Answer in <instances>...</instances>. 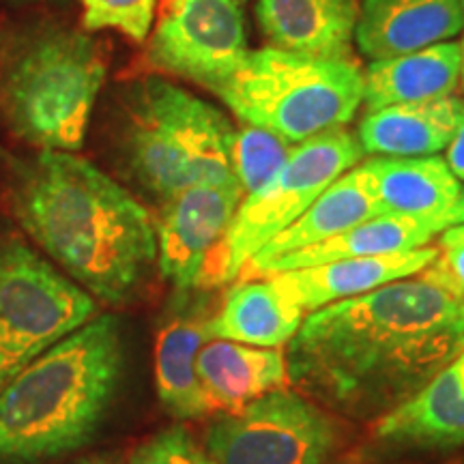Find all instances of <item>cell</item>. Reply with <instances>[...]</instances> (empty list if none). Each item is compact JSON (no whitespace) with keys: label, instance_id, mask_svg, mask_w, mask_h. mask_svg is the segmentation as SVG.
Returning a JSON list of instances; mask_svg holds the SVG:
<instances>
[{"label":"cell","instance_id":"6","mask_svg":"<svg viewBox=\"0 0 464 464\" xmlns=\"http://www.w3.org/2000/svg\"><path fill=\"white\" fill-rule=\"evenodd\" d=\"M218 97L246 125L301 144L355 119L363 72L346 58H314L277 48L247 52Z\"/></svg>","mask_w":464,"mask_h":464},{"label":"cell","instance_id":"10","mask_svg":"<svg viewBox=\"0 0 464 464\" xmlns=\"http://www.w3.org/2000/svg\"><path fill=\"white\" fill-rule=\"evenodd\" d=\"M247 34L237 0H166L149 34V63L218 92L247 56Z\"/></svg>","mask_w":464,"mask_h":464},{"label":"cell","instance_id":"2","mask_svg":"<svg viewBox=\"0 0 464 464\" xmlns=\"http://www.w3.org/2000/svg\"><path fill=\"white\" fill-rule=\"evenodd\" d=\"M11 213L50 263L106 305L131 304L158 265L155 219L89 160L39 150L11 168Z\"/></svg>","mask_w":464,"mask_h":464},{"label":"cell","instance_id":"8","mask_svg":"<svg viewBox=\"0 0 464 464\" xmlns=\"http://www.w3.org/2000/svg\"><path fill=\"white\" fill-rule=\"evenodd\" d=\"M97 316V301L15 235H0V392Z\"/></svg>","mask_w":464,"mask_h":464},{"label":"cell","instance_id":"29","mask_svg":"<svg viewBox=\"0 0 464 464\" xmlns=\"http://www.w3.org/2000/svg\"><path fill=\"white\" fill-rule=\"evenodd\" d=\"M456 224H464V188L460 189V196H458L454 207H451L448 216H445V228H450V226H456Z\"/></svg>","mask_w":464,"mask_h":464},{"label":"cell","instance_id":"9","mask_svg":"<svg viewBox=\"0 0 464 464\" xmlns=\"http://www.w3.org/2000/svg\"><path fill=\"white\" fill-rule=\"evenodd\" d=\"M340 440L323 406L284 387L211 421L205 450L216 464H327Z\"/></svg>","mask_w":464,"mask_h":464},{"label":"cell","instance_id":"4","mask_svg":"<svg viewBox=\"0 0 464 464\" xmlns=\"http://www.w3.org/2000/svg\"><path fill=\"white\" fill-rule=\"evenodd\" d=\"M108 75L103 44L86 31L33 22L0 42V123L37 150L82 149Z\"/></svg>","mask_w":464,"mask_h":464},{"label":"cell","instance_id":"30","mask_svg":"<svg viewBox=\"0 0 464 464\" xmlns=\"http://www.w3.org/2000/svg\"><path fill=\"white\" fill-rule=\"evenodd\" d=\"M72 464H119L114 456H106V454H97V456H89V458H80Z\"/></svg>","mask_w":464,"mask_h":464},{"label":"cell","instance_id":"25","mask_svg":"<svg viewBox=\"0 0 464 464\" xmlns=\"http://www.w3.org/2000/svg\"><path fill=\"white\" fill-rule=\"evenodd\" d=\"M82 28L86 33L116 31L144 44L153 31L158 0H80Z\"/></svg>","mask_w":464,"mask_h":464},{"label":"cell","instance_id":"20","mask_svg":"<svg viewBox=\"0 0 464 464\" xmlns=\"http://www.w3.org/2000/svg\"><path fill=\"white\" fill-rule=\"evenodd\" d=\"M462 121L464 102L454 95L400 103L365 114L357 140L376 158H430L448 149Z\"/></svg>","mask_w":464,"mask_h":464},{"label":"cell","instance_id":"19","mask_svg":"<svg viewBox=\"0 0 464 464\" xmlns=\"http://www.w3.org/2000/svg\"><path fill=\"white\" fill-rule=\"evenodd\" d=\"M359 168L381 216L432 219L445 230V216L462 185L443 158H372L359 161Z\"/></svg>","mask_w":464,"mask_h":464},{"label":"cell","instance_id":"28","mask_svg":"<svg viewBox=\"0 0 464 464\" xmlns=\"http://www.w3.org/2000/svg\"><path fill=\"white\" fill-rule=\"evenodd\" d=\"M445 161H448L450 170L454 172L458 181H464V121L445 149Z\"/></svg>","mask_w":464,"mask_h":464},{"label":"cell","instance_id":"18","mask_svg":"<svg viewBox=\"0 0 464 464\" xmlns=\"http://www.w3.org/2000/svg\"><path fill=\"white\" fill-rule=\"evenodd\" d=\"M440 230H443L440 224L432 219L376 216L316 246L297 249V252L284 254L265 263H249L243 266L239 276H243V280H258V277H271L284 271L334 263V260L411 252V249L426 247Z\"/></svg>","mask_w":464,"mask_h":464},{"label":"cell","instance_id":"34","mask_svg":"<svg viewBox=\"0 0 464 464\" xmlns=\"http://www.w3.org/2000/svg\"><path fill=\"white\" fill-rule=\"evenodd\" d=\"M462 11H464V0H462Z\"/></svg>","mask_w":464,"mask_h":464},{"label":"cell","instance_id":"11","mask_svg":"<svg viewBox=\"0 0 464 464\" xmlns=\"http://www.w3.org/2000/svg\"><path fill=\"white\" fill-rule=\"evenodd\" d=\"M239 183L194 185L161 202L158 266L174 290H202L241 200Z\"/></svg>","mask_w":464,"mask_h":464},{"label":"cell","instance_id":"24","mask_svg":"<svg viewBox=\"0 0 464 464\" xmlns=\"http://www.w3.org/2000/svg\"><path fill=\"white\" fill-rule=\"evenodd\" d=\"M297 144H288L276 133L246 125L232 131L230 168L243 194L249 196L265 188L276 172L286 164Z\"/></svg>","mask_w":464,"mask_h":464},{"label":"cell","instance_id":"12","mask_svg":"<svg viewBox=\"0 0 464 464\" xmlns=\"http://www.w3.org/2000/svg\"><path fill=\"white\" fill-rule=\"evenodd\" d=\"M372 439L387 454L464 448V351L415 396L374 420Z\"/></svg>","mask_w":464,"mask_h":464},{"label":"cell","instance_id":"32","mask_svg":"<svg viewBox=\"0 0 464 464\" xmlns=\"http://www.w3.org/2000/svg\"><path fill=\"white\" fill-rule=\"evenodd\" d=\"M237 3H239V5H243V3H247V0H237Z\"/></svg>","mask_w":464,"mask_h":464},{"label":"cell","instance_id":"27","mask_svg":"<svg viewBox=\"0 0 464 464\" xmlns=\"http://www.w3.org/2000/svg\"><path fill=\"white\" fill-rule=\"evenodd\" d=\"M437 256L421 276L464 299V224L440 230Z\"/></svg>","mask_w":464,"mask_h":464},{"label":"cell","instance_id":"21","mask_svg":"<svg viewBox=\"0 0 464 464\" xmlns=\"http://www.w3.org/2000/svg\"><path fill=\"white\" fill-rule=\"evenodd\" d=\"M460 44L443 42L406 54L372 61L363 73L368 112L400 103L434 102L454 95L460 84Z\"/></svg>","mask_w":464,"mask_h":464},{"label":"cell","instance_id":"31","mask_svg":"<svg viewBox=\"0 0 464 464\" xmlns=\"http://www.w3.org/2000/svg\"><path fill=\"white\" fill-rule=\"evenodd\" d=\"M460 52H462V73H460V84L464 86V39H462V44H460Z\"/></svg>","mask_w":464,"mask_h":464},{"label":"cell","instance_id":"15","mask_svg":"<svg viewBox=\"0 0 464 464\" xmlns=\"http://www.w3.org/2000/svg\"><path fill=\"white\" fill-rule=\"evenodd\" d=\"M462 28V0H365L355 42L370 61H379L450 42Z\"/></svg>","mask_w":464,"mask_h":464},{"label":"cell","instance_id":"14","mask_svg":"<svg viewBox=\"0 0 464 464\" xmlns=\"http://www.w3.org/2000/svg\"><path fill=\"white\" fill-rule=\"evenodd\" d=\"M437 256V247L426 246L402 254L368 258H344L334 263L284 271L269 280L290 305L301 312H316L324 305L359 297L385 284L421 274Z\"/></svg>","mask_w":464,"mask_h":464},{"label":"cell","instance_id":"23","mask_svg":"<svg viewBox=\"0 0 464 464\" xmlns=\"http://www.w3.org/2000/svg\"><path fill=\"white\" fill-rule=\"evenodd\" d=\"M376 216H381V211L365 181V174L357 164L335 179L286 230L260 247L249 263H265V260L316 246Z\"/></svg>","mask_w":464,"mask_h":464},{"label":"cell","instance_id":"17","mask_svg":"<svg viewBox=\"0 0 464 464\" xmlns=\"http://www.w3.org/2000/svg\"><path fill=\"white\" fill-rule=\"evenodd\" d=\"M208 413H237L288 385L286 353L230 340H207L196 362Z\"/></svg>","mask_w":464,"mask_h":464},{"label":"cell","instance_id":"22","mask_svg":"<svg viewBox=\"0 0 464 464\" xmlns=\"http://www.w3.org/2000/svg\"><path fill=\"white\" fill-rule=\"evenodd\" d=\"M304 323L271 280H241L232 286L208 321V340H230L260 348L286 346Z\"/></svg>","mask_w":464,"mask_h":464},{"label":"cell","instance_id":"1","mask_svg":"<svg viewBox=\"0 0 464 464\" xmlns=\"http://www.w3.org/2000/svg\"><path fill=\"white\" fill-rule=\"evenodd\" d=\"M462 351L464 299L404 277L310 312L288 342V381L323 409L379 420Z\"/></svg>","mask_w":464,"mask_h":464},{"label":"cell","instance_id":"33","mask_svg":"<svg viewBox=\"0 0 464 464\" xmlns=\"http://www.w3.org/2000/svg\"><path fill=\"white\" fill-rule=\"evenodd\" d=\"M24 3H37V0H24Z\"/></svg>","mask_w":464,"mask_h":464},{"label":"cell","instance_id":"26","mask_svg":"<svg viewBox=\"0 0 464 464\" xmlns=\"http://www.w3.org/2000/svg\"><path fill=\"white\" fill-rule=\"evenodd\" d=\"M125 464H216L205 445L183 426H170L142 440Z\"/></svg>","mask_w":464,"mask_h":464},{"label":"cell","instance_id":"3","mask_svg":"<svg viewBox=\"0 0 464 464\" xmlns=\"http://www.w3.org/2000/svg\"><path fill=\"white\" fill-rule=\"evenodd\" d=\"M123 324L97 314L0 392V464H42L89 445L119 396Z\"/></svg>","mask_w":464,"mask_h":464},{"label":"cell","instance_id":"13","mask_svg":"<svg viewBox=\"0 0 464 464\" xmlns=\"http://www.w3.org/2000/svg\"><path fill=\"white\" fill-rule=\"evenodd\" d=\"M155 338V387L164 411L177 421L208 415L196 362L208 340L213 312L198 290H174Z\"/></svg>","mask_w":464,"mask_h":464},{"label":"cell","instance_id":"7","mask_svg":"<svg viewBox=\"0 0 464 464\" xmlns=\"http://www.w3.org/2000/svg\"><path fill=\"white\" fill-rule=\"evenodd\" d=\"M362 158V144L346 127L297 144L276 177L241 200L208 266L202 290L237 280L260 247L286 230L335 179L355 168Z\"/></svg>","mask_w":464,"mask_h":464},{"label":"cell","instance_id":"16","mask_svg":"<svg viewBox=\"0 0 464 464\" xmlns=\"http://www.w3.org/2000/svg\"><path fill=\"white\" fill-rule=\"evenodd\" d=\"M256 22L271 48L346 58L359 24L357 0H258Z\"/></svg>","mask_w":464,"mask_h":464},{"label":"cell","instance_id":"5","mask_svg":"<svg viewBox=\"0 0 464 464\" xmlns=\"http://www.w3.org/2000/svg\"><path fill=\"white\" fill-rule=\"evenodd\" d=\"M232 131L216 106L161 75H147L123 100L121 153L133 179L164 202L194 185L237 183Z\"/></svg>","mask_w":464,"mask_h":464}]
</instances>
